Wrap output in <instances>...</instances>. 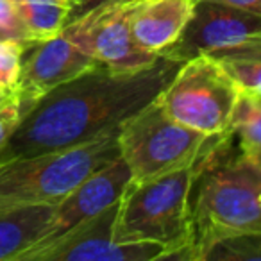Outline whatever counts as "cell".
<instances>
[{
	"instance_id": "cell-12",
	"label": "cell",
	"mask_w": 261,
	"mask_h": 261,
	"mask_svg": "<svg viewBox=\"0 0 261 261\" xmlns=\"http://www.w3.org/2000/svg\"><path fill=\"white\" fill-rule=\"evenodd\" d=\"M195 0H136L129 4V27L135 41L156 56H165L179 40L193 15Z\"/></svg>"
},
{
	"instance_id": "cell-16",
	"label": "cell",
	"mask_w": 261,
	"mask_h": 261,
	"mask_svg": "<svg viewBox=\"0 0 261 261\" xmlns=\"http://www.w3.org/2000/svg\"><path fill=\"white\" fill-rule=\"evenodd\" d=\"M199 261H261V231L224 236L211 243Z\"/></svg>"
},
{
	"instance_id": "cell-14",
	"label": "cell",
	"mask_w": 261,
	"mask_h": 261,
	"mask_svg": "<svg viewBox=\"0 0 261 261\" xmlns=\"http://www.w3.org/2000/svg\"><path fill=\"white\" fill-rule=\"evenodd\" d=\"M13 2L33 43L58 36L66 25L70 9L68 0H13Z\"/></svg>"
},
{
	"instance_id": "cell-15",
	"label": "cell",
	"mask_w": 261,
	"mask_h": 261,
	"mask_svg": "<svg viewBox=\"0 0 261 261\" xmlns=\"http://www.w3.org/2000/svg\"><path fill=\"white\" fill-rule=\"evenodd\" d=\"M231 130L238 136L245 154L261 150V95L242 88L232 111Z\"/></svg>"
},
{
	"instance_id": "cell-20",
	"label": "cell",
	"mask_w": 261,
	"mask_h": 261,
	"mask_svg": "<svg viewBox=\"0 0 261 261\" xmlns=\"http://www.w3.org/2000/svg\"><path fill=\"white\" fill-rule=\"evenodd\" d=\"M115 2H120V0H68L70 9H68L66 23L88 15V13H91L93 9L102 8V6H108V4H115Z\"/></svg>"
},
{
	"instance_id": "cell-18",
	"label": "cell",
	"mask_w": 261,
	"mask_h": 261,
	"mask_svg": "<svg viewBox=\"0 0 261 261\" xmlns=\"http://www.w3.org/2000/svg\"><path fill=\"white\" fill-rule=\"evenodd\" d=\"M0 33L8 40H22L33 43L13 0H0Z\"/></svg>"
},
{
	"instance_id": "cell-6",
	"label": "cell",
	"mask_w": 261,
	"mask_h": 261,
	"mask_svg": "<svg viewBox=\"0 0 261 261\" xmlns=\"http://www.w3.org/2000/svg\"><path fill=\"white\" fill-rule=\"evenodd\" d=\"M240 90L217 59L202 54L182 63L158 100L175 122L202 135L220 136L231 130Z\"/></svg>"
},
{
	"instance_id": "cell-4",
	"label": "cell",
	"mask_w": 261,
	"mask_h": 261,
	"mask_svg": "<svg viewBox=\"0 0 261 261\" xmlns=\"http://www.w3.org/2000/svg\"><path fill=\"white\" fill-rule=\"evenodd\" d=\"M118 129L79 147L0 163V207L59 204L79 182L118 160Z\"/></svg>"
},
{
	"instance_id": "cell-23",
	"label": "cell",
	"mask_w": 261,
	"mask_h": 261,
	"mask_svg": "<svg viewBox=\"0 0 261 261\" xmlns=\"http://www.w3.org/2000/svg\"><path fill=\"white\" fill-rule=\"evenodd\" d=\"M13 93H6V91H0V106L4 104V102H8L9 98H11Z\"/></svg>"
},
{
	"instance_id": "cell-5",
	"label": "cell",
	"mask_w": 261,
	"mask_h": 261,
	"mask_svg": "<svg viewBox=\"0 0 261 261\" xmlns=\"http://www.w3.org/2000/svg\"><path fill=\"white\" fill-rule=\"evenodd\" d=\"M225 135L207 136L175 122L156 98L120 125V158L130 181H149L202 161Z\"/></svg>"
},
{
	"instance_id": "cell-19",
	"label": "cell",
	"mask_w": 261,
	"mask_h": 261,
	"mask_svg": "<svg viewBox=\"0 0 261 261\" xmlns=\"http://www.w3.org/2000/svg\"><path fill=\"white\" fill-rule=\"evenodd\" d=\"M25 111L27 108L15 93L11 95L8 102L0 106V147L8 142V138L13 135V130L16 129Z\"/></svg>"
},
{
	"instance_id": "cell-13",
	"label": "cell",
	"mask_w": 261,
	"mask_h": 261,
	"mask_svg": "<svg viewBox=\"0 0 261 261\" xmlns=\"http://www.w3.org/2000/svg\"><path fill=\"white\" fill-rule=\"evenodd\" d=\"M56 204L0 207V261H18L45 240L54 224Z\"/></svg>"
},
{
	"instance_id": "cell-9",
	"label": "cell",
	"mask_w": 261,
	"mask_h": 261,
	"mask_svg": "<svg viewBox=\"0 0 261 261\" xmlns=\"http://www.w3.org/2000/svg\"><path fill=\"white\" fill-rule=\"evenodd\" d=\"M259 31V15L215 0H195L192 18L165 56L185 63L197 56L236 45Z\"/></svg>"
},
{
	"instance_id": "cell-7",
	"label": "cell",
	"mask_w": 261,
	"mask_h": 261,
	"mask_svg": "<svg viewBox=\"0 0 261 261\" xmlns=\"http://www.w3.org/2000/svg\"><path fill=\"white\" fill-rule=\"evenodd\" d=\"M120 200L68 229L56 240L25 252L20 261H156L167 249L152 242L118 243L113 238Z\"/></svg>"
},
{
	"instance_id": "cell-2",
	"label": "cell",
	"mask_w": 261,
	"mask_h": 261,
	"mask_svg": "<svg viewBox=\"0 0 261 261\" xmlns=\"http://www.w3.org/2000/svg\"><path fill=\"white\" fill-rule=\"evenodd\" d=\"M232 136L227 133L204 158L193 185L190 261L224 236L261 231V168L232 150Z\"/></svg>"
},
{
	"instance_id": "cell-8",
	"label": "cell",
	"mask_w": 261,
	"mask_h": 261,
	"mask_svg": "<svg viewBox=\"0 0 261 261\" xmlns=\"http://www.w3.org/2000/svg\"><path fill=\"white\" fill-rule=\"evenodd\" d=\"M129 4L115 2L66 23L61 34L97 63L115 70H138L160 56L143 50L129 27Z\"/></svg>"
},
{
	"instance_id": "cell-1",
	"label": "cell",
	"mask_w": 261,
	"mask_h": 261,
	"mask_svg": "<svg viewBox=\"0 0 261 261\" xmlns=\"http://www.w3.org/2000/svg\"><path fill=\"white\" fill-rule=\"evenodd\" d=\"M182 63L160 56L138 70L95 65L41 95L0 147V163L90 143L154 102Z\"/></svg>"
},
{
	"instance_id": "cell-22",
	"label": "cell",
	"mask_w": 261,
	"mask_h": 261,
	"mask_svg": "<svg viewBox=\"0 0 261 261\" xmlns=\"http://www.w3.org/2000/svg\"><path fill=\"white\" fill-rule=\"evenodd\" d=\"M243 154H245V152H243ZM247 156H249L250 160H252L254 163H256L257 167L261 168V150H256V152H250V154H247Z\"/></svg>"
},
{
	"instance_id": "cell-17",
	"label": "cell",
	"mask_w": 261,
	"mask_h": 261,
	"mask_svg": "<svg viewBox=\"0 0 261 261\" xmlns=\"http://www.w3.org/2000/svg\"><path fill=\"white\" fill-rule=\"evenodd\" d=\"M29 47V41L0 40V91H15L22 72L23 54Z\"/></svg>"
},
{
	"instance_id": "cell-10",
	"label": "cell",
	"mask_w": 261,
	"mask_h": 261,
	"mask_svg": "<svg viewBox=\"0 0 261 261\" xmlns=\"http://www.w3.org/2000/svg\"><path fill=\"white\" fill-rule=\"evenodd\" d=\"M95 65L98 63L61 33L48 40L34 41L33 50L22 63L20 81L13 93L29 109L41 95L75 79Z\"/></svg>"
},
{
	"instance_id": "cell-11",
	"label": "cell",
	"mask_w": 261,
	"mask_h": 261,
	"mask_svg": "<svg viewBox=\"0 0 261 261\" xmlns=\"http://www.w3.org/2000/svg\"><path fill=\"white\" fill-rule=\"evenodd\" d=\"M129 185L130 170L122 158L102 167L100 170H97L90 177L84 179L83 182H79L61 202L56 204L54 224H52L50 232L38 245L52 242L68 229L75 227L83 220L100 213L102 210L109 207L111 204L118 202Z\"/></svg>"
},
{
	"instance_id": "cell-24",
	"label": "cell",
	"mask_w": 261,
	"mask_h": 261,
	"mask_svg": "<svg viewBox=\"0 0 261 261\" xmlns=\"http://www.w3.org/2000/svg\"><path fill=\"white\" fill-rule=\"evenodd\" d=\"M122 4H130V2H136V0H120Z\"/></svg>"
},
{
	"instance_id": "cell-3",
	"label": "cell",
	"mask_w": 261,
	"mask_h": 261,
	"mask_svg": "<svg viewBox=\"0 0 261 261\" xmlns=\"http://www.w3.org/2000/svg\"><path fill=\"white\" fill-rule=\"evenodd\" d=\"M202 161L149 181H130L120 199L115 242L160 243L167 249L165 259L190 261L192 192Z\"/></svg>"
},
{
	"instance_id": "cell-21",
	"label": "cell",
	"mask_w": 261,
	"mask_h": 261,
	"mask_svg": "<svg viewBox=\"0 0 261 261\" xmlns=\"http://www.w3.org/2000/svg\"><path fill=\"white\" fill-rule=\"evenodd\" d=\"M215 2H222V4L232 6V8L245 9V11L261 16V0H215Z\"/></svg>"
},
{
	"instance_id": "cell-25",
	"label": "cell",
	"mask_w": 261,
	"mask_h": 261,
	"mask_svg": "<svg viewBox=\"0 0 261 261\" xmlns=\"http://www.w3.org/2000/svg\"><path fill=\"white\" fill-rule=\"evenodd\" d=\"M259 200H261V195H259Z\"/></svg>"
}]
</instances>
